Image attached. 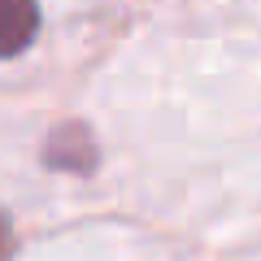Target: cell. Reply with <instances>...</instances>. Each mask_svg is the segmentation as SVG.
Wrapping results in <instances>:
<instances>
[{"label": "cell", "instance_id": "6da1fadb", "mask_svg": "<svg viewBox=\"0 0 261 261\" xmlns=\"http://www.w3.org/2000/svg\"><path fill=\"white\" fill-rule=\"evenodd\" d=\"M39 35V5L35 0H0V57H18Z\"/></svg>", "mask_w": 261, "mask_h": 261}, {"label": "cell", "instance_id": "7a4b0ae2", "mask_svg": "<svg viewBox=\"0 0 261 261\" xmlns=\"http://www.w3.org/2000/svg\"><path fill=\"white\" fill-rule=\"evenodd\" d=\"M5 240H9V222L0 218V252H5Z\"/></svg>", "mask_w": 261, "mask_h": 261}]
</instances>
